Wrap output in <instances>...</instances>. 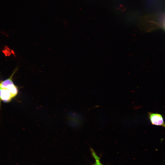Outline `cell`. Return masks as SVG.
Returning <instances> with one entry per match:
<instances>
[{
    "label": "cell",
    "mask_w": 165,
    "mask_h": 165,
    "mask_svg": "<svg viewBox=\"0 0 165 165\" xmlns=\"http://www.w3.org/2000/svg\"><path fill=\"white\" fill-rule=\"evenodd\" d=\"M68 123L73 127H79L82 123L81 118L79 115L75 113H71L69 115Z\"/></svg>",
    "instance_id": "3"
},
{
    "label": "cell",
    "mask_w": 165,
    "mask_h": 165,
    "mask_svg": "<svg viewBox=\"0 0 165 165\" xmlns=\"http://www.w3.org/2000/svg\"><path fill=\"white\" fill-rule=\"evenodd\" d=\"M90 150L91 155L95 160V162L92 165H104L101 162L100 157L94 150L92 148H90Z\"/></svg>",
    "instance_id": "4"
},
{
    "label": "cell",
    "mask_w": 165,
    "mask_h": 165,
    "mask_svg": "<svg viewBox=\"0 0 165 165\" xmlns=\"http://www.w3.org/2000/svg\"><path fill=\"white\" fill-rule=\"evenodd\" d=\"M14 70L8 79L0 82V101L6 103L10 101L18 94V87L14 83L13 77Z\"/></svg>",
    "instance_id": "1"
},
{
    "label": "cell",
    "mask_w": 165,
    "mask_h": 165,
    "mask_svg": "<svg viewBox=\"0 0 165 165\" xmlns=\"http://www.w3.org/2000/svg\"><path fill=\"white\" fill-rule=\"evenodd\" d=\"M148 113L150 121L152 125L165 127V123L161 114L151 112H148Z\"/></svg>",
    "instance_id": "2"
}]
</instances>
